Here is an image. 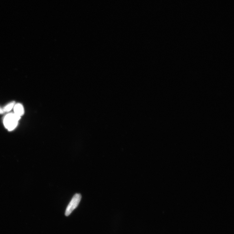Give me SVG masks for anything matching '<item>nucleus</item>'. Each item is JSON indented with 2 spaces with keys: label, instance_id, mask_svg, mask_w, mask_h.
I'll list each match as a JSON object with an SVG mask.
<instances>
[{
  "label": "nucleus",
  "instance_id": "nucleus-1",
  "mask_svg": "<svg viewBox=\"0 0 234 234\" xmlns=\"http://www.w3.org/2000/svg\"><path fill=\"white\" fill-rule=\"evenodd\" d=\"M21 118V117L14 113L8 114L4 116L3 119L5 127L9 131L13 130L17 127Z\"/></svg>",
  "mask_w": 234,
  "mask_h": 234
},
{
  "label": "nucleus",
  "instance_id": "nucleus-2",
  "mask_svg": "<svg viewBox=\"0 0 234 234\" xmlns=\"http://www.w3.org/2000/svg\"><path fill=\"white\" fill-rule=\"evenodd\" d=\"M81 199V195L79 193L75 194L66 208L65 215L68 216L70 215L79 205Z\"/></svg>",
  "mask_w": 234,
  "mask_h": 234
},
{
  "label": "nucleus",
  "instance_id": "nucleus-3",
  "mask_svg": "<svg viewBox=\"0 0 234 234\" xmlns=\"http://www.w3.org/2000/svg\"><path fill=\"white\" fill-rule=\"evenodd\" d=\"M14 113L21 117L24 113V110L23 105L20 103L16 104L13 107Z\"/></svg>",
  "mask_w": 234,
  "mask_h": 234
},
{
  "label": "nucleus",
  "instance_id": "nucleus-4",
  "mask_svg": "<svg viewBox=\"0 0 234 234\" xmlns=\"http://www.w3.org/2000/svg\"><path fill=\"white\" fill-rule=\"evenodd\" d=\"M16 102L14 101H12L4 107L3 110L5 112H8L10 111L13 108L14 106L16 104Z\"/></svg>",
  "mask_w": 234,
  "mask_h": 234
},
{
  "label": "nucleus",
  "instance_id": "nucleus-5",
  "mask_svg": "<svg viewBox=\"0 0 234 234\" xmlns=\"http://www.w3.org/2000/svg\"><path fill=\"white\" fill-rule=\"evenodd\" d=\"M5 113L3 108L0 107V114H3Z\"/></svg>",
  "mask_w": 234,
  "mask_h": 234
}]
</instances>
